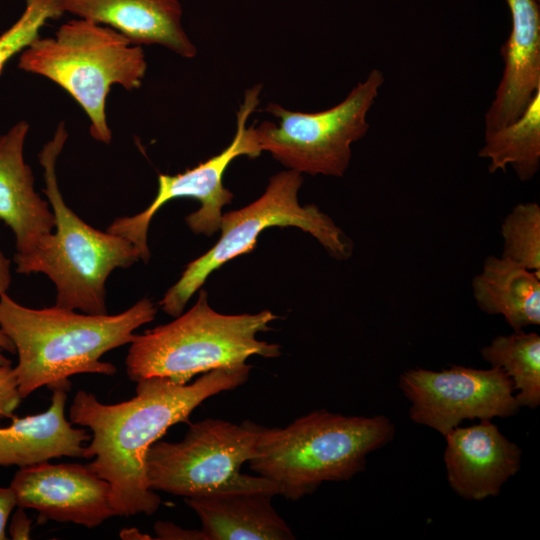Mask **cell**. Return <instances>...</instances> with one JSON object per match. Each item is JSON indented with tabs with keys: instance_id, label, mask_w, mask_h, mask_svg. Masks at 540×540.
<instances>
[{
	"instance_id": "cell-13",
	"label": "cell",
	"mask_w": 540,
	"mask_h": 540,
	"mask_svg": "<svg viewBox=\"0 0 540 540\" xmlns=\"http://www.w3.org/2000/svg\"><path fill=\"white\" fill-rule=\"evenodd\" d=\"M445 438L447 480L464 499L480 501L497 496L521 467L520 447L490 420L457 426Z\"/></svg>"
},
{
	"instance_id": "cell-10",
	"label": "cell",
	"mask_w": 540,
	"mask_h": 540,
	"mask_svg": "<svg viewBox=\"0 0 540 540\" xmlns=\"http://www.w3.org/2000/svg\"><path fill=\"white\" fill-rule=\"evenodd\" d=\"M261 88V85H256L245 92L244 101L237 112L235 135L223 151L184 172L159 174L158 190L150 205L133 216L118 217L108 226V232L126 238L137 248L140 260L147 263L150 259L148 229L152 218L173 199L192 198L199 201V209L185 218L192 232L210 237L219 231L222 209L233 199V193L223 185L227 167L239 156L254 159L262 153L254 126L247 127L249 116L259 104Z\"/></svg>"
},
{
	"instance_id": "cell-8",
	"label": "cell",
	"mask_w": 540,
	"mask_h": 540,
	"mask_svg": "<svg viewBox=\"0 0 540 540\" xmlns=\"http://www.w3.org/2000/svg\"><path fill=\"white\" fill-rule=\"evenodd\" d=\"M262 429L250 421L208 418L188 423L181 441L159 439L148 449L145 468L150 488L184 498L248 491L279 495L269 479L241 473V466L256 454Z\"/></svg>"
},
{
	"instance_id": "cell-14",
	"label": "cell",
	"mask_w": 540,
	"mask_h": 540,
	"mask_svg": "<svg viewBox=\"0 0 540 540\" xmlns=\"http://www.w3.org/2000/svg\"><path fill=\"white\" fill-rule=\"evenodd\" d=\"M512 27L501 47L503 75L485 114V133L514 122L540 89L539 0H506Z\"/></svg>"
},
{
	"instance_id": "cell-30",
	"label": "cell",
	"mask_w": 540,
	"mask_h": 540,
	"mask_svg": "<svg viewBox=\"0 0 540 540\" xmlns=\"http://www.w3.org/2000/svg\"><path fill=\"white\" fill-rule=\"evenodd\" d=\"M120 536L123 539H152L149 535L142 534L136 528L123 529Z\"/></svg>"
},
{
	"instance_id": "cell-17",
	"label": "cell",
	"mask_w": 540,
	"mask_h": 540,
	"mask_svg": "<svg viewBox=\"0 0 540 540\" xmlns=\"http://www.w3.org/2000/svg\"><path fill=\"white\" fill-rule=\"evenodd\" d=\"M70 386L52 390L51 403L45 412L11 416L8 426L0 427V466L29 467L54 458H82L84 443L90 440L85 429L74 428L65 417Z\"/></svg>"
},
{
	"instance_id": "cell-29",
	"label": "cell",
	"mask_w": 540,
	"mask_h": 540,
	"mask_svg": "<svg viewBox=\"0 0 540 540\" xmlns=\"http://www.w3.org/2000/svg\"><path fill=\"white\" fill-rule=\"evenodd\" d=\"M4 352L16 354L13 342L0 328V365H11V360L4 355Z\"/></svg>"
},
{
	"instance_id": "cell-20",
	"label": "cell",
	"mask_w": 540,
	"mask_h": 540,
	"mask_svg": "<svg viewBox=\"0 0 540 540\" xmlns=\"http://www.w3.org/2000/svg\"><path fill=\"white\" fill-rule=\"evenodd\" d=\"M479 156L490 160V173L510 165L521 181L534 177L540 167V89L519 118L485 133Z\"/></svg>"
},
{
	"instance_id": "cell-28",
	"label": "cell",
	"mask_w": 540,
	"mask_h": 540,
	"mask_svg": "<svg viewBox=\"0 0 540 540\" xmlns=\"http://www.w3.org/2000/svg\"><path fill=\"white\" fill-rule=\"evenodd\" d=\"M10 265L11 261L0 251V294L10 288L12 282Z\"/></svg>"
},
{
	"instance_id": "cell-25",
	"label": "cell",
	"mask_w": 540,
	"mask_h": 540,
	"mask_svg": "<svg viewBox=\"0 0 540 540\" xmlns=\"http://www.w3.org/2000/svg\"><path fill=\"white\" fill-rule=\"evenodd\" d=\"M157 539L163 540H205L201 530H188L170 522L157 521L154 524Z\"/></svg>"
},
{
	"instance_id": "cell-2",
	"label": "cell",
	"mask_w": 540,
	"mask_h": 540,
	"mask_svg": "<svg viewBox=\"0 0 540 540\" xmlns=\"http://www.w3.org/2000/svg\"><path fill=\"white\" fill-rule=\"evenodd\" d=\"M157 314L148 297L118 314H88L52 306L32 309L0 294V328L18 355L14 367L24 399L42 386H70L76 374L113 376L117 369L101 360L112 349L131 343L134 331Z\"/></svg>"
},
{
	"instance_id": "cell-18",
	"label": "cell",
	"mask_w": 540,
	"mask_h": 540,
	"mask_svg": "<svg viewBox=\"0 0 540 540\" xmlns=\"http://www.w3.org/2000/svg\"><path fill=\"white\" fill-rule=\"evenodd\" d=\"M264 491L184 498L201 520L205 540H293L295 536Z\"/></svg>"
},
{
	"instance_id": "cell-6",
	"label": "cell",
	"mask_w": 540,
	"mask_h": 540,
	"mask_svg": "<svg viewBox=\"0 0 540 540\" xmlns=\"http://www.w3.org/2000/svg\"><path fill=\"white\" fill-rule=\"evenodd\" d=\"M18 67L62 87L88 116L90 135L109 144L105 108L111 87L138 89L147 61L142 47L118 31L78 18L62 24L54 37L33 41L21 52Z\"/></svg>"
},
{
	"instance_id": "cell-1",
	"label": "cell",
	"mask_w": 540,
	"mask_h": 540,
	"mask_svg": "<svg viewBox=\"0 0 540 540\" xmlns=\"http://www.w3.org/2000/svg\"><path fill=\"white\" fill-rule=\"evenodd\" d=\"M252 366L220 368L180 385L152 377L137 383L136 395L116 404H103L80 390L69 409L72 424L92 432L83 457L86 466L111 486V505L117 516L153 515L160 497L148 484L145 468L150 446L167 430L189 417L207 398L243 385Z\"/></svg>"
},
{
	"instance_id": "cell-21",
	"label": "cell",
	"mask_w": 540,
	"mask_h": 540,
	"mask_svg": "<svg viewBox=\"0 0 540 540\" xmlns=\"http://www.w3.org/2000/svg\"><path fill=\"white\" fill-rule=\"evenodd\" d=\"M491 367L502 369L511 379L520 407L535 409L540 404V337L515 331L497 336L481 349Z\"/></svg>"
},
{
	"instance_id": "cell-23",
	"label": "cell",
	"mask_w": 540,
	"mask_h": 540,
	"mask_svg": "<svg viewBox=\"0 0 540 540\" xmlns=\"http://www.w3.org/2000/svg\"><path fill=\"white\" fill-rule=\"evenodd\" d=\"M64 14L60 0H26L18 20L0 35V75L11 58L39 38L40 29Z\"/></svg>"
},
{
	"instance_id": "cell-22",
	"label": "cell",
	"mask_w": 540,
	"mask_h": 540,
	"mask_svg": "<svg viewBox=\"0 0 540 540\" xmlns=\"http://www.w3.org/2000/svg\"><path fill=\"white\" fill-rule=\"evenodd\" d=\"M502 257L540 274V206L520 203L501 225Z\"/></svg>"
},
{
	"instance_id": "cell-16",
	"label": "cell",
	"mask_w": 540,
	"mask_h": 540,
	"mask_svg": "<svg viewBox=\"0 0 540 540\" xmlns=\"http://www.w3.org/2000/svg\"><path fill=\"white\" fill-rule=\"evenodd\" d=\"M29 127L21 120L0 136V220L14 233L20 255L30 253L55 228L50 204L35 191L33 172L24 160Z\"/></svg>"
},
{
	"instance_id": "cell-7",
	"label": "cell",
	"mask_w": 540,
	"mask_h": 540,
	"mask_svg": "<svg viewBox=\"0 0 540 540\" xmlns=\"http://www.w3.org/2000/svg\"><path fill=\"white\" fill-rule=\"evenodd\" d=\"M302 183L301 173L286 169L269 179L264 193L254 202L222 214L220 238L206 253L187 264L160 300L161 309L174 318L179 316L212 272L251 252L260 233L272 226L297 227L311 234L331 257L349 258L353 245L343 230L316 205H300L298 192Z\"/></svg>"
},
{
	"instance_id": "cell-19",
	"label": "cell",
	"mask_w": 540,
	"mask_h": 540,
	"mask_svg": "<svg viewBox=\"0 0 540 540\" xmlns=\"http://www.w3.org/2000/svg\"><path fill=\"white\" fill-rule=\"evenodd\" d=\"M472 290L482 311L502 315L514 331L540 324V274L491 255L473 278Z\"/></svg>"
},
{
	"instance_id": "cell-9",
	"label": "cell",
	"mask_w": 540,
	"mask_h": 540,
	"mask_svg": "<svg viewBox=\"0 0 540 540\" xmlns=\"http://www.w3.org/2000/svg\"><path fill=\"white\" fill-rule=\"evenodd\" d=\"M384 80L383 73L374 68L340 103L319 112L268 104L265 110L278 122L254 126L261 151L301 174L342 177L352 158V144L369 130L367 115Z\"/></svg>"
},
{
	"instance_id": "cell-3",
	"label": "cell",
	"mask_w": 540,
	"mask_h": 540,
	"mask_svg": "<svg viewBox=\"0 0 540 540\" xmlns=\"http://www.w3.org/2000/svg\"><path fill=\"white\" fill-rule=\"evenodd\" d=\"M68 132L59 123L38 157L43 168L44 194L55 216L54 231L43 236L28 254H15L19 274H45L56 287L55 305L88 314H106V281L117 268L140 260L126 238L93 228L64 201L56 177V161Z\"/></svg>"
},
{
	"instance_id": "cell-27",
	"label": "cell",
	"mask_w": 540,
	"mask_h": 540,
	"mask_svg": "<svg viewBox=\"0 0 540 540\" xmlns=\"http://www.w3.org/2000/svg\"><path fill=\"white\" fill-rule=\"evenodd\" d=\"M31 519L24 512V508L18 507L11 518L8 528L10 537L13 540L30 539Z\"/></svg>"
},
{
	"instance_id": "cell-11",
	"label": "cell",
	"mask_w": 540,
	"mask_h": 540,
	"mask_svg": "<svg viewBox=\"0 0 540 540\" xmlns=\"http://www.w3.org/2000/svg\"><path fill=\"white\" fill-rule=\"evenodd\" d=\"M399 388L411 403V420L443 436L463 420L506 418L520 409L511 379L497 367L409 369L400 375Z\"/></svg>"
},
{
	"instance_id": "cell-5",
	"label": "cell",
	"mask_w": 540,
	"mask_h": 540,
	"mask_svg": "<svg viewBox=\"0 0 540 540\" xmlns=\"http://www.w3.org/2000/svg\"><path fill=\"white\" fill-rule=\"evenodd\" d=\"M195 304L167 324L135 334L125 365L130 380L159 377L185 385L196 375L243 366L258 355L276 358L281 347L257 339L278 316L269 310L227 315L209 304L199 289Z\"/></svg>"
},
{
	"instance_id": "cell-12",
	"label": "cell",
	"mask_w": 540,
	"mask_h": 540,
	"mask_svg": "<svg viewBox=\"0 0 540 540\" xmlns=\"http://www.w3.org/2000/svg\"><path fill=\"white\" fill-rule=\"evenodd\" d=\"M17 507L38 512V522L53 520L95 528L115 516L110 484L79 463L20 468L11 480Z\"/></svg>"
},
{
	"instance_id": "cell-24",
	"label": "cell",
	"mask_w": 540,
	"mask_h": 540,
	"mask_svg": "<svg viewBox=\"0 0 540 540\" xmlns=\"http://www.w3.org/2000/svg\"><path fill=\"white\" fill-rule=\"evenodd\" d=\"M22 399L14 367L0 365V420L11 418Z\"/></svg>"
},
{
	"instance_id": "cell-4",
	"label": "cell",
	"mask_w": 540,
	"mask_h": 540,
	"mask_svg": "<svg viewBox=\"0 0 540 540\" xmlns=\"http://www.w3.org/2000/svg\"><path fill=\"white\" fill-rule=\"evenodd\" d=\"M389 418L345 416L315 410L285 428L263 427L251 470L276 484L279 495L298 500L323 482L346 481L362 472L369 453L392 441Z\"/></svg>"
},
{
	"instance_id": "cell-26",
	"label": "cell",
	"mask_w": 540,
	"mask_h": 540,
	"mask_svg": "<svg viewBox=\"0 0 540 540\" xmlns=\"http://www.w3.org/2000/svg\"><path fill=\"white\" fill-rule=\"evenodd\" d=\"M17 506L16 497L11 487H0V540H6V526Z\"/></svg>"
},
{
	"instance_id": "cell-15",
	"label": "cell",
	"mask_w": 540,
	"mask_h": 540,
	"mask_svg": "<svg viewBox=\"0 0 540 540\" xmlns=\"http://www.w3.org/2000/svg\"><path fill=\"white\" fill-rule=\"evenodd\" d=\"M63 12L108 26L132 44L160 45L184 58L197 54L182 25L179 0H60Z\"/></svg>"
}]
</instances>
